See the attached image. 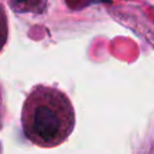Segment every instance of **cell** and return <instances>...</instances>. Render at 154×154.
Returning <instances> with one entry per match:
<instances>
[{"label":"cell","instance_id":"1","mask_svg":"<svg viewBox=\"0 0 154 154\" xmlns=\"http://www.w3.org/2000/svg\"><path fill=\"white\" fill-rule=\"evenodd\" d=\"M25 137L35 146L53 148L64 143L75 128V109L69 96L51 85H35L20 114Z\"/></svg>","mask_w":154,"mask_h":154},{"label":"cell","instance_id":"2","mask_svg":"<svg viewBox=\"0 0 154 154\" xmlns=\"http://www.w3.org/2000/svg\"><path fill=\"white\" fill-rule=\"evenodd\" d=\"M6 2L16 13L42 14L47 6V0H6Z\"/></svg>","mask_w":154,"mask_h":154},{"label":"cell","instance_id":"3","mask_svg":"<svg viewBox=\"0 0 154 154\" xmlns=\"http://www.w3.org/2000/svg\"><path fill=\"white\" fill-rule=\"evenodd\" d=\"M8 38V19L4 5L0 2V53L7 43Z\"/></svg>","mask_w":154,"mask_h":154},{"label":"cell","instance_id":"4","mask_svg":"<svg viewBox=\"0 0 154 154\" xmlns=\"http://www.w3.org/2000/svg\"><path fill=\"white\" fill-rule=\"evenodd\" d=\"M0 152H1V144H0Z\"/></svg>","mask_w":154,"mask_h":154}]
</instances>
